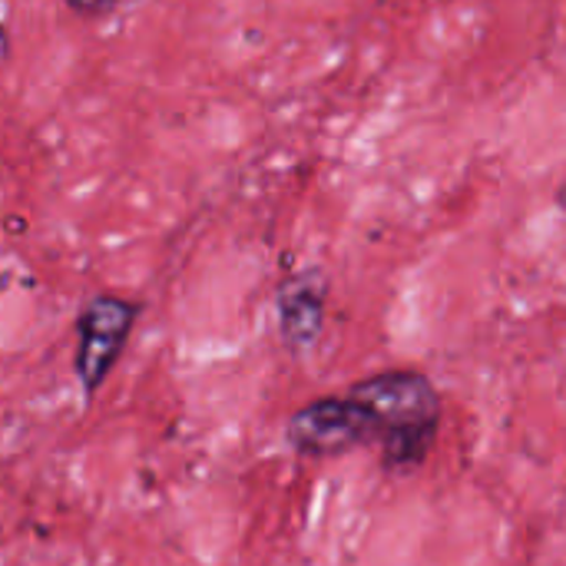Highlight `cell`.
Masks as SVG:
<instances>
[{"instance_id": "1", "label": "cell", "mask_w": 566, "mask_h": 566, "mask_svg": "<svg viewBox=\"0 0 566 566\" xmlns=\"http://www.w3.org/2000/svg\"><path fill=\"white\" fill-rule=\"evenodd\" d=\"M348 395L375 418L388 468L408 471L428 458L441 421V398L431 378L418 371H381L352 385Z\"/></svg>"}, {"instance_id": "3", "label": "cell", "mask_w": 566, "mask_h": 566, "mask_svg": "<svg viewBox=\"0 0 566 566\" xmlns=\"http://www.w3.org/2000/svg\"><path fill=\"white\" fill-rule=\"evenodd\" d=\"M136 322V305L119 295H96L76 318V378L86 395H96Z\"/></svg>"}, {"instance_id": "4", "label": "cell", "mask_w": 566, "mask_h": 566, "mask_svg": "<svg viewBox=\"0 0 566 566\" xmlns=\"http://www.w3.org/2000/svg\"><path fill=\"white\" fill-rule=\"evenodd\" d=\"M325 325V275L318 269L295 272L279 289V332L292 352L318 342Z\"/></svg>"}, {"instance_id": "2", "label": "cell", "mask_w": 566, "mask_h": 566, "mask_svg": "<svg viewBox=\"0 0 566 566\" xmlns=\"http://www.w3.org/2000/svg\"><path fill=\"white\" fill-rule=\"evenodd\" d=\"M285 434L289 444L305 458H335L378 438V424L352 395H328L298 408Z\"/></svg>"}, {"instance_id": "5", "label": "cell", "mask_w": 566, "mask_h": 566, "mask_svg": "<svg viewBox=\"0 0 566 566\" xmlns=\"http://www.w3.org/2000/svg\"><path fill=\"white\" fill-rule=\"evenodd\" d=\"M66 3H70V10H76L83 17H96V13H106L116 7V0H66Z\"/></svg>"}]
</instances>
